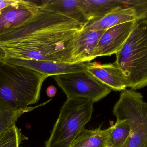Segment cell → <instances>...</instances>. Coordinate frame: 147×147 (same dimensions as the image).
Instances as JSON below:
<instances>
[{
    "label": "cell",
    "mask_w": 147,
    "mask_h": 147,
    "mask_svg": "<svg viewBox=\"0 0 147 147\" xmlns=\"http://www.w3.org/2000/svg\"><path fill=\"white\" fill-rule=\"evenodd\" d=\"M111 128L106 146L127 147L131 134L127 123L125 120H117Z\"/></svg>",
    "instance_id": "cell-17"
},
{
    "label": "cell",
    "mask_w": 147,
    "mask_h": 147,
    "mask_svg": "<svg viewBox=\"0 0 147 147\" xmlns=\"http://www.w3.org/2000/svg\"><path fill=\"white\" fill-rule=\"evenodd\" d=\"M12 64L24 66L42 74L52 77L69 72L87 71L86 63H66L17 59H3Z\"/></svg>",
    "instance_id": "cell-8"
},
{
    "label": "cell",
    "mask_w": 147,
    "mask_h": 147,
    "mask_svg": "<svg viewBox=\"0 0 147 147\" xmlns=\"http://www.w3.org/2000/svg\"><path fill=\"white\" fill-rule=\"evenodd\" d=\"M79 5L88 22L102 19L117 9L126 7L123 0H80Z\"/></svg>",
    "instance_id": "cell-12"
},
{
    "label": "cell",
    "mask_w": 147,
    "mask_h": 147,
    "mask_svg": "<svg viewBox=\"0 0 147 147\" xmlns=\"http://www.w3.org/2000/svg\"><path fill=\"white\" fill-rule=\"evenodd\" d=\"M85 25L64 15L40 8L30 20L14 28L10 58L75 63V41Z\"/></svg>",
    "instance_id": "cell-1"
},
{
    "label": "cell",
    "mask_w": 147,
    "mask_h": 147,
    "mask_svg": "<svg viewBox=\"0 0 147 147\" xmlns=\"http://www.w3.org/2000/svg\"><path fill=\"white\" fill-rule=\"evenodd\" d=\"M113 112L117 120H125L130 127L127 147H146L147 103L142 95L132 89L122 91Z\"/></svg>",
    "instance_id": "cell-5"
},
{
    "label": "cell",
    "mask_w": 147,
    "mask_h": 147,
    "mask_svg": "<svg viewBox=\"0 0 147 147\" xmlns=\"http://www.w3.org/2000/svg\"><path fill=\"white\" fill-rule=\"evenodd\" d=\"M87 71L112 90L121 91L128 88L127 79L115 62L101 64L86 62Z\"/></svg>",
    "instance_id": "cell-9"
},
{
    "label": "cell",
    "mask_w": 147,
    "mask_h": 147,
    "mask_svg": "<svg viewBox=\"0 0 147 147\" xmlns=\"http://www.w3.org/2000/svg\"><path fill=\"white\" fill-rule=\"evenodd\" d=\"M80 0H48L41 1L40 8L52 13L62 14L85 26L88 22L79 5Z\"/></svg>",
    "instance_id": "cell-14"
},
{
    "label": "cell",
    "mask_w": 147,
    "mask_h": 147,
    "mask_svg": "<svg viewBox=\"0 0 147 147\" xmlns=\"http://www.w3.org/2000/svg\"><path fill=\"white\" fill-rule=\"evenodd\" d=\"M126 7L135 10L137 20H147V0H123Z\"/></svg>",
    "instance_id": "cell-19"
},
{
    "label": "cell",
    "mask_w": 147,
    "mask_h": 147,
    "mask_svg": "<svg viewBox=\"0 0 147 147\" xmlns=\"http://www.w3.org/2000/svg\"><path fill=\"white\" fill-rule=\"evenodd\" d=\"M110 147V146H106V147Z\"/></svg>",
    "instance_id": "cell-22"
},
{
    "label": "cell",
    "mask_w": 147,
    "mask_h": 147,
    "mask_svg": "<svg viewBox=\"0 0 147 147\" xmlns=\"http://www.w3.org/2000/svg\"><path fill=\"white\" fill-rule=\"evenodd\" d=\"M94 102L83 98H67L45 147H70L90 121Z\"/></svg>",
    "instance_id": "cell-4"
},
{
    "label": "cell",
    "mask_w": 147,
    "mask_h": 147,
    "mask_svg": "<svg viewBox=\"0 0 147 147\" xmlns=\"http://www.w3.org/2000/svg\"><path fill=\"white\" fill-rule=\"evenodd\" d=\"M146 147H147V146Z\"/></svg>",
    "instance_id": "cell-23"
},
{
    "label": "cell",
    "mask_w": 147,
    "mask_h": 147,
    "mask_svg": "<svg viewBox=\"0 0 147 147\" xmlns=\"http://www.w3.org/2000/svg\"><path fill=\"white\" fill-rule=\"evenodd\" d=\"M111 128L102 129L100 126L93 130L84 129L70 147H105Z\"/></svg>",
    "instance_id": "cell-15"
},
{
    "label": "cell",
    "mask_w": 147,
    "mask_h": 147,
    "mask_svg": "<svg viewBox=\"0 0 147 147\" xmlns=\"http://www.w3.org/2000/svg\"><path fill=\"white\" fill-rule=\"evenodd\" d=\"M51 100V99L36 107H28L22 109L16 110L0 98V135L8 129L15 126L16 122L22 115L32 111L38 107L45 105Z\"/></svg>",
    "instance_id": "cell-16"
},
{
    "label": "cell",
    "mask_w": 147,
    "mask_h": 147,
    "mask_svg": "<svg viewBox=\"0 0 147 147\" xmlns=\"http://www.w3.org/2000/svg\"><path fill=\"white\" fill-rule=\"evenodd\" d=\"M57 88L53 85H50L47 89V95L49 97L53 98L57 94Z\"/></svg>",
    "instance_id": "cell-21"
},
{
    "label": "cell",
    "mask_w": 147,
    "mask_h": 147,
    "mask_svg": "<svg viewBox=\"0 0 147 147\" xmlns=\"http://www.w3.org/2000/svg\"><path fill=\"white\" fill-rule=\"evenodd\" d=\"M49 76L0 59V98L16 110L38 102L42 85Z\"/></svg>",
    "instance_id": "cell-2"
},
{
    "label": "cell",
    "mask_w": 147,
    "mask_h": 147,
    "mask_svg": "<svg viewBox=\"0 0 147 147\" xmlns=\"http://www.w3.org/2000/svg\"><path fill=\"white\" fill-rule=\"evenodd\" d=\"M115 63L125 74L128 88L135 91L147 86V20H138L121 50Z\"/></svg>",
    "instance_id": "cell-3"
},
{
    "label": "cell",
    "mask_w": 147,
    "mask_h": 147,
    "mask_svg": "<svg viewBox=\"0 0 147 147\" xmlns=\"http://www.w3.org/2000/svg\"><path fill=\"white\" fill-rule=\"evenodd\" d=\"M20 0H0V11L9 6L19 3Z\"/></svg>",
    "instance_id": "cell-20"
},
{
    "label": "cell",
    "mask_w": 147,
    "mask_h": 147,
    "mask_svg": "<svg viewBox=\"0 0 147 147\" xmlns=\"http://www.w3.org/2000/svg\"><path fill=\"white\" fill-rule=\"evenodd\" d=\"M137 20L117 25L105 30L92 54V58L111 56L122 47L137 23Z\"/></svg>",
    "instance_id": "cell-7"
},
{
    "label": "cell",
    "mask_w": 147,
    "mask_h": 147,
    "mask_svg": "<svg viewBox=\"0 0 147 147\" xmlns=\"http://www.w3.org/2000/svg\"><path fill=\"white\" fill-rule=\"evenodd\" d=\"M136 20H137L136 14L133 8H120L102 19L89 22L84 26V29L90 30H106L117 25Z\"/></svg>",
    "instance_id": "cell-13"
},
{
    "label": "cell",
    "mask_w": 147,
    "mask_h": 147,
    "mask_svg": "<svg viewBox=\"0 0 147 147\" xmlns=\"http://www.w3.org/2000/svg\"><path fill=\"white\" fill-rule=\"evenodd\" d=\"M105 30L84 29L80 33L75 41L73 52L75 63H86L93 60V51Z\"/></svg>",
    "instance_id": "cell-11"
},
{
    "label": "cell",
    "mask_w": 147,
    "mask_h": 147,
    "mask_svg": "<svg viewBox=\"0 0 147 147\" xmlns=\"http://www.w3.org/2000/svg\"><path fill=\"white\" fill-rule=\"evenodd\" d=\"M67 98H83L97 102L108 96L111 89L87 71L52 76Z\"/></svg>",
    "instance_id": "cell-6"
},
{
    "label": "cell",
    "mask_w": 147,
    "mask_h": 147,
    "mask_svg": "<svg viewBox=\"0 0 147 147\" xmlns=\"http://www.w3.org/2000/svg\"><path fill=\"white\" fill-rule=\"evenodd\" d=\"M26 139L16 126L8 129L0 135V147H20L22 141Z\"/></svg>",
    "instance_id": "cell-18"
},
{
    "label": "cell",
    "mask_w": 147,
    "mask_h": 147,
    "mask_svg": "<svg viewBox=\"0 0 147 147\" xmlns=\"http://www.w3.org/2000/svg\"><path fill=\"white\" fill-rule=\"evenodd\" d=\"M40 9L36 1L20 0L0 11V31L16 26L33 17Z\"/></svg>",
    "instance_id": "cell-10"
}]
</instances>
